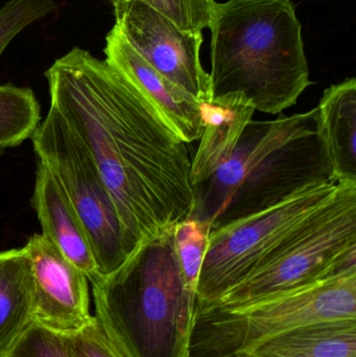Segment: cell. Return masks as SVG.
Here are the masks:
<instances>
[{
	"instance_id": "cell-1",
	"label": "cell",
	"mask_w": 356,
	"mask_h": 357,
	"mask_svg": "<svg viewBox=\"0 0 356 357\" xmlns=\"http://www.w3.org/2000/svg\"><path fill=\"white\" fill-rule=\"evenodd\" d=\"M50 106L93 159L133 247L189 218L192 153L106 60L75 47L45 71Z\"/></svg>"
},
{
	"instance_id": "cell-2",
	"label": "cell",
	"mask_w": 356,
	"mask_h": 357,
	"mask_svg": "<svg viewBox=\"0 0 356 357\" xmlns=\"http://www.w3.org/2000/svg\"><path fill=\"white\" fill-rule=\"evenodd\" d=\"M209 29L211 100L238 94L255 110L277 115L311 85L292 0L217 2Z\"/></svg>"
},
{
	"instance_id": "cell-3",
	"label": "cell",
	"mask_w": 356,
	"mask_h": 357,
	"mask_svg": "<svg viewBox=\"0 0 356 357\" xmlns=\"http://www.w3.org/2000/svg\"><path fill=\"white\" fill-rule=\"evenodd\" d=\"M327 182L334 181L316 133L315 109L275 121L252 119L231 157L192 187L189 218L209 222L213 231Z\"/></svg>"
},
{
	"instance_id": "cell-4",
	"label": "cell",
	"mask_w": 356,
	"mask_h": 357,
	"mask_svg": "<svg viewBox=\"0 0 356 357\" xmlns=\"http://www.w3.org/2000/svg\"><path fill=\"white\" fill-rule=\"evenodd\" d=\"M91 284L95 319L121 356L188 357L196 295L184 281L173 228Z\"/></svg>"
},
{
	"instance_id": "cell-5",
	"label": "cell",
	"mask_w": 356,
	"mask_h": 357,
	"mask_svg": "<svg viewBox=\"0 0 356 357\" xmlns=\"http://www.w3.org/2000/svg\"><path fill=\"white\" fill-rule=\"evenodd\" d=\"M356 318V273L314 283L233 310L199 307L188 357H240L295 326Z\"/></svg>"
},
{
	"instance_id": "cell-6",
	"label": "cell",
	"mask_w": 356,
	"mask_h": 357,
	"mask_svg": "<svg viewBox=\"0 0 356 357\" xmlns=\"http://www.w3.org/2000/svg\"><path fill=\"white\" fill-rule=\"evenodd\" d=\"M351 273H356V183L342 182L304 232L219 301L199 307L238 310Z\"/></svg>"
},
{
	"instance_id": "cell-7",
	"label": "cell",
	"mask_w": 356,
	"mask_h": 357,
	"mask_svg": "<svg viewBox=\"0 0 356 357\" xmlns=\"http://www.w3.org/2000/svg\"><path fill=\"white\" fill-rule=\"evenodd\" d=\"M338 184L313 185L273 207L211 231L196 285V305L219 301L275 257L315 222Z\"/></svg>"
},
{
	"instance_id": "cell-8",
	"label": "cell",
	"mask_w": 356,
	"mask_h": 357,
	"mask_svg": "<svg viewBox=\"0 0 356 357\" xmlns=\"http://www.w3.org/2000/svg\"><path fill=\"white\" fill-rule=\"evenodd\" d=\"M31 140L38 160L49 169L85 228L100 277L108 276L135 248L93 159L50 105Z\"/></svg>"
},
{
	"instance_id": "cell-9",
	"label": "cell",
	"mask_w": 356,
	"mask_h": 357,
	"mask_svg": "<svg viewBox=\"0 0 356 357\" xmlns=\"http://www.w3.org/2000/svg\"><path fill=\"white\" fill-rule=\"evenodd\" d=\"M115 26L156 70L199 102H210V79L201 63L202 33H187L139 0H113Z\"/></svg>"
},
{
	"instance_id": "cell-10",
	"label": "cell",
	"mask_w": 356,
	"mask_h": 357,
	"mask_svg": "<svg viewBox=\"0 0 356 357\" xmlns=\"http://www.w3.org/2000/svg\"><path fill=\"white\" fill-rule=\"evenodd\" d=\"M24 250L35 282V322L59 333L77 331L91 320L88 279L43 234Z\"/></svg>"
},
{
	"instance_id": "cell-11",
	"label": "cell",
	"mask_w": 356,
	"mask_h": 357,
	"mask_svg": "<svg viewBox=\"0 0 356 357\" xmlns=\"http://www.w3.org/2000/svg\"><path fill=\"white\" fill-rule=\"evenodd\" d=\"M104 52L107 63L141 92L179 139L187 144L199 140L200 102L144 60L115 25L107 35Z\"/></svg>"
},
{
	"instance_id": "cell-12",
	"label": "cell",
	"mask_w": 356,
	"mask_h": 357,
	"mask_svg": "<svg viewBox=\"0 0 356 357\" xmlns=\"http://www.w3.org/2000/svg\"><path fill=\"white\" fill-rule=\"evenodd\" d=\"M31 204L41 224L42 234L86 275L90 283L102 278L79 216L49 169L39 160Z\"/></svg>"
},
{
	"instance_id": "cell-13",
	"label": "cell",
	"mask_w": 356,
	"mask_h": 357,
	"mask_svg": "<svg viewBox=\"0 0 356 357\" xmlns=\"http://www.w3.org/2000/svg\"><path fill=\"white\" fill-rule=\"evenodd\" d=\"M200 106L202 133L192 159V187L208 180L231 157L256 111L238 94L213 98Z\"/></svg>"
},
{
	"instance_id": "cell-14",
	"label": "cell",
	"mask_w": 356,
	"mask_h": 357,
	"mask_svg": "<svg viewBox=\"0 0 356 357\" xmlns=\"http://www.w3.org/2000/svg\"><path fill=\"white\" fill-rule=\"evenodd\" d=\"M316 110V133L334 182L356 183V79L324 90Z\"/></svg>"
},
{
	"instance_id": "cell-15",
	"label": "cell",
	"mask_w": 356,
	"mask_h": 357,
	"mask_svg": "<svg viewBox=\"0 0 356 357\" xmlns=\"http://www.w3.org/2000/svg\"><path fill=\"white\" fill-rule=\"evenodd\" d=\"M240 357H356V318L293 327L257 344Z\"/></svg>"
},
{
	"instance_id": "cell-16",
	"label": "cell",
	"mask_w": 356,
	"mask_h": 357,
	"mask_svg": "<svg viewBox=\"0 0 356 357\" xmlns=\"http://www.w3.org/2000/svg\"><path fill=\"white\" fill-rule=\"evenodd\" d=\"M35 322V282L24 248L0 252V357Z\"/></svg>"
},
{
	"instance_id": "cell-17",
	"label": "cell",
	"mask_w": 356,
	"mask_h": 357,
	"mask_svg": "<svg viewBox=\"0 0 356 357\" xmlns=\"http://www.w3.org/2000/svg\"><path fill=\"white\" fill-rule=\"evenodd\" d=\"M40 121V105L33 90L0 85V151L31 138Z\"/></svg>"
},
{
	"instance_id": "cell-18",
	"label": "cell",
	"mask_w": 356,
	"mask_h": 357,
	"mask_svg": "<svg viewBox=\"0 0 356 357\" xmlns=\"http://www.w3.org/2000/svg\"><path fill=\"white\" fill-rule=\"evenodd\" d=\"M210 232L209 222L194 218H187L173 228V245L178 262L186 287L196 295Z\"/></svg>"
},
{
	"instance_id": "cell-19",
	"label": "cell",
	"mask_w": 356,
	"mask_h": 357,
	"mask_svg": "<svg viewBox=\"0 0 356 357\" xmlns=\"http://www.w3.org/2000/svg\"><path fill=\"white\" fill-rule=\"evenodd\" d=\"M56 8L54 0H8L0 8V56L23 29Z\"/></svg>"
},
{
	"instance_id": "cell-20",
	"label": "cell",
	"mask_w": 356,
	"mask_h": 357,
	"mask_svg": "<svg viewBox=\"0 0 356 357\" xmlns=\"http://www.w3.org/2000/svg\"><path fill=\"white\" fill-rule=\"evenodd\" d=\"M187 33H202L209 29L215 0H139Z\"/></svg>"
},
{
	"instance_id": "cell-21",
	"label": "cell",
	"mask_w": 356,
	"mask_h": 357,
	"mask_svg": "<svg viewBox=\"0 0 356 357\" xmlns=\"http://www.w3.org/2000/svg\"><path fill=\"white\" fill-rule=\"evenodd\" d=\"M61 335L70 357H123L95 317L77 331Z\"/></svg>"
},
{
	"instance_id": "cell-22",
	"label": "cell",
	"mask_w": 356,
	"mask_h": 357,
	"mask_svg": "<svg viewBox=\"0 0 356 357\" xmlns=\"http://www.w3.org/2000/svg\"><path fill=\"white\" fill-rule=\"evenodd\" d=\"M4 357H70L62 335L33 322Z\"/></svg>"
},
{
	"instance_id": "cell-23",
	"label": "cell",
	"mask_w": 356,
	"mask_h": 357,
	"mask_svg": "<svg viewBox=\"0 0 356 357\" xmlns=\"http://www.w3.org/2000/svg\"><path fill=\"white\" fill-rule=\"evenodd\" d=\"M110 1H113V0H110Z\"/></svg>"
}]
</instances>
